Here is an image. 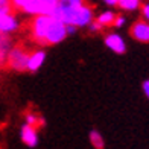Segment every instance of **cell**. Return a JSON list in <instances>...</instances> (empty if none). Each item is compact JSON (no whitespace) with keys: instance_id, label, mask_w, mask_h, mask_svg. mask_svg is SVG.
<instances>
[{"instance_id":"cell-22","label":"cell","mask_w":149,"mask_h":149,"mask_svg":"<svg viewBox=\"0 0 149 149\" xmlns=\"http://www.w3.org/2000/svg\"><path fill=\"white\" fill-rule=\"evenodd\" d=\"M63 3L65 5H73V6H78V5H84L82 0H61Z\"/></svg>"},{"instance_id":"cell-24","label":"cell","mask_w":149,"mask_h":149,"mask_svg":"<svg viewBox=\"0 0 149 149\" xmlns=\"http://www.w3.org/2000/svg\"><path fill=\"white\" fill-rule=\"evenodd\" d=\"M104 2H105L108 6H116V5H119L120 0H104Z\"/></svg>"},{"instance_id":"cell-11","label":"cell","mask_w":149,"mask_h":149,"mask_svg":"<svg viewBox=\"0 0 149 149\" xmlns=\"http://www.w3.org/2000/svg\"><path fill=\"white\" fill-rule=\"evenodd\" d=\"M43 5H44V0H29L22 11L24 14H29L33 17L43 15Z\"/></svg>"},{"instance_id":"cell-14","label":"cell","mask_w":149,"mask_h":149,"mask_svg":"<svg viewBox=\"0 0 149 149\" xmlns=\"http://www.w3.org/2000/svg\"><path fill=\"white\" fill-rule=\"evenodd\" d=\"M90 143L93 145L94 149H104V148H105V143H104L102 135H100V132L96 131V130L90 131Z\"/></svg>"},{"instance_id":"cell-16","label":"cell","mask_w":149,"mask_h":149,"mask_svg":"<svg viewBox=\"0 0 149 149\" xmlns=\"http://www.w3.org/2000/svg\"><path fill=\"white\" fill-rule=\"evenodd\" d=\"M24 122H26V125H31V126H43L44 125V119L43 117H38L35 113H26V116H24Z\"/></svg>"},{"instance_id":"cell-15","label":"cell","mask_w":149,"mask_h":149,"mask_svg":"<svg viewBox=\"0 0 149 149\" xmlns=\"http://www.w3.org/2000/svg\"><path fill=\"white\" fill-rule=\"evenodd\" d=\"M117 6L122 11H135L140 6V0H120Z\"/></svg>"},{"instance_id":"cell-13","label":"cell","mask_w":149,"mask_h":149,"mask_svg":"<svg viewBox=\"0 0 149 149\" xmlns=\"http://www.w3.org/2000/svg\"><path fill=\"white\" fill-rule=\"evenodd\" d=\"M116 17H117V15L114 14L113 11L108 9V11H104L102 14H99L96 20H97V22L102 24V26H110V24H114V20H116Z\"/></svg>"},{"instance_id":"cell-8","label":"cell","mask_w":149,"mask_h":149,"mask_svg":"<svg viewBox=\"0 0 149 149\" xmlns=\"http://www.w3.org/2000/svg\"><path fill=\"white\" fill-rule=\"evenodd\" d=\"M18 29V20L12 14H0V33L9 35L11 32Z\"/></svg>"},{"instance_id":"cell-2","label":"cell","mask_w":149,"mask_h":149,"mask_svg":"<svg viewBox=\"0 0 149 149\" xmlns=\"http://www.w3.org/2000/svg\"><path fill=\"white\" fill-rule=\"evenodd\" d=\"M31 53H28L23 47H12L8 56V65L9 69L15 72H26L28 70V63H29Z\"/></svg>"},{"instance_id":"cell-19","label":"cell","mask_w":149,"mask_h":149,"mask_svg":"<svg viewBox=\"0 0 149 149\" xmlns=\"http://www.w3.org/2000/svg\"><path fill=\"white\" fill-rule=\"evenodd\" d=\"M102 28H104V26L100 24V23L97 22V20H94V22H93V23H91V24L88 26V29H90L91 32H99V31L102 29Z\"/></svg>"},{"instance_id":"cell-17","label":"cell","mask_w":149,"mask_h":149,"mask_svg":"<svg viewBox=\"0 0 149 149\" xmlns=\"http://www.w3.org/2000/svg\"><path fill=\"white\" fill-rule=\"evenodd\" d=\"M12 2L11 0H2L0 2V14H11V9H12Z\"/></svg>"},{"instance_id":"cell-5","label":"cell","mask_w":149,"mask_h":149,"mask_svg":"<svg viewBox=\"0 0 149 149\" xmlns=\"http://www.w3.org/2000/svg\"><path fill=\"white\" fill-rule=\"evenodd\" d=\"M131 35L140 43H149V22L146 20L135 22L131 28Z\"/></svg>"},{"instance_id":"cell-25","label":"cell","mask_w":149,"mask_h":149,"mask_svg":"<svg viewBox=\"0 0 149 149\" xmlns=\"http://www.w3.org/2000/svg\"><path fill=\"white\" fill-rule=\"evenodd\" d=\"M76 31H78L76 26H67V33H74Z\"/></svg>"},{"instance_id":"cell-21","label":"cell","mask_w":149,"mask_h":149,"mask_svg":"<svg viewBox=\"0 0 149 149\" xmlns=\"http://www.w3.org/2000/svg\"><path fill=\"white\" fill-rule=\"evenodd\" d=\"M141 14H143V18L146 22H149V3H145L141 6Z\"/></svg>"},{"instance_id":"cell-6","label":"cell","mask_w":149,"mask_h":149,"mask_svg":"<svg viewBox=\"0 0 149 149\" xmlns=\"http://www.w3.org/2000/svg\"><path fill=\"white\" fill-rule=\"evenodd\" d=\"M105 46L114 53H119V55L126 52V44L119 33H108L105 37Z\"/></svg>"},{"instance_id":"cell-3","label":"cell","mask_w":149,"mask_h":149,"mask_svg":"<svg viewBox=\"0 0 149 149\" xmlns=\"http://www.w3.org/2000/svg\"><path fill=\"white\" fill-rule=\"evenodd\" d=\"M52 18L47 15H37L33 17L31 29H32V37L37 43L40 44H46V35H47V29L50 26Z\"/></svg>"},{"instance_id":"cell-7","label":"cell","mask_w":149,"mask_h":149,"mask_svg":"<svg viewBox=\"0 0 149 149\" xmlns=\"http://www.w3.org/2000/svg\"><path fill=\"white\" fill-rule=\"evenodd\" d=\"M20 137H22V141L29 146V148H35L38 145V132L35 130V126H31V125H23L22 126V131H20Z\"/></svg>"},{"instance_id":"cell-18","label":"cell","mask_w":149,"mask_h":149,"mask_svg":"<svg viewBox=\"0 0 149 149\" xmlns=\"http://www.w3.org/2000/svg\"><path fill=\"white\" fill-rule=\"evenodd\" d=\"M126 23V18L123 17V15H117L116 17V20H114V28H122V26H123Z\"/></svg>"},{"instance_id":"cell-23","label":"cell","mask_w":149,"mask_h":149,"mask_svg":"<svg viewBox=\"0 0 149 149\" xmlns=\"http://www.w3.org/2000/svg\"><path fill=\"white\" fill-rule=\"evenodd\" d=\"M141 88H143V93H145V96L149 99V79H146L143 85H141Z\"/></svg>"},{"instance_id":"cell-20","label":"cell","mask_w":149,"mask_h":149,"mask_svg":"<svg viewBox=\"0 0 149 149\" xmlns=\"http://www.w3.org/2000/svg\"><path fill=\"white\" fill-rule=\"evenodd\" d=\"M12 2V5L15 6V8H18V9H23L24 6H26V3L29 2V0H11Z\"/></svg>"},{"instance_id":"cell-26","label":"cell","mask_w":149,"mask_h":149,"mask_svg":"<svg viewBox=\"0 0 149 149\" xmlns=\"http://www.w3.org/2000/svg\"><path fill=\"white\" fill-rule=\"evenodd\" d=\"M0 2H2V0H0Z\"/></svg>"},{"instance_id":"cell-1","label":"cell","mask_w":149,"mask_h":149,"mask_svg":"<svg viewBox=\"0 0 149 149\" xmlns=\"http://www.w3.org/2000/svg\"><path fill=\"white\" fill-rule=\"evenodd\" d=\"M94 14L93 9L87 5H65L61 3V6L56 9V12L50 18L59 20L65 26H76V28H88V26L94 22L93 20Z\"/></svg>"},{"instance_id":"cell-12","label":"cell","mask_w":149,"mask_h":149,"mask_svg":"<svg viewBox=\"0 0 149 149\" xmlns=\"http://www.w3.org/2000/svg\"><path fill=\"white\" fill-rule=\"evenodd\" d=\"M61 0H44V5H43V15L47 17H52L53 14L56 12V9L61 6Z\"/></svg>"},{"instance_id":"cell-4","label":"cell","mask_w":149,"mask_h":149,"mask_svg":"<svg viewBox=\"0 0 149 149\" xmlns=\"http://www.w3.org/2000/svg\"><path fill=\"white\" fill-rule=\"evenodd\" d=\"M69 35L67 33V26L59 22V20H53L50 22V26L47 29V35H46V44H58L61 41H64V38Z\"/></svg>"},{"instance_id":"cell-9","label":"cell","mask_w":149,"mask_h":149,"mask_svg":"<svg viewBox=\"0 0 149 149\" xmlns=\"http://www.w3.org/2000/svg\"><path fill=\"white\" fill-rule=\"evenodd\" d=\"M12 40L6 33H0V65L8 64L9 52L12 50Z\"/></svg>"},{"instance_id":"cell-10","label":"cell","mask_w":149,"mask_h":149,"mask_svg":"<svg viewBox=\"0 0 149 149\" xmlns=\"http://www.w3.org/2000/svg\"><path fill=\"white\" fill-rule=\"evenodd\" d=\"M46 61V52L44 50H35L31 53L29 63H28V70L29 72H37L38 69H41V65Z\"/></svg>"}]
</instances>
